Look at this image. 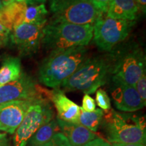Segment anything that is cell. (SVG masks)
<instances>
[{
	"label": "cell",
	"instance_id": "cell-24",
	"mask_svg": "<svg viewBox=\"0 0 146 146\" xmlns=\"http://www.w3.org/2000/svg\"><path fill=\"white\" fill-rule=\"evenodd\" d=\"M81 109L85 112H93L96 109V101L89 95L85 94L83 98Z\"/></svg>",
	"mask_w": 146,
	"mask_h": 146
},
{
	"label": "cell",
	"instance_id": "cell-13",
	"mask_svg": "<svg viewBox=\"0 0 146 146\" xmlns=\"http://www.w3.org/2000/svg\"><path fill=\"white\" fill-rule=\"evenodd\" d=\"M51 101L54 103L58 112V119L72 123H78L81 107L68 99L60 89L52 91Z\"/></svg>",
	"mask_w": 146,
	"mask_h": 146
},
{
	"label": "cell",
	"instance_id": "cell-12",
	"mask_svg": "<svg viewBox=\"0 0 146 146\" xmlns=\"http://www.w3.org/2000/svg\"><path fill=\"white\" fill-rule=\"evenodd\" d=\"M112 82V96L115 106L118 110L123 112H133L145 106L134 86L118 81Z\"/></svg>",
	"mask_w": 146,
	"mask_h": 146
},
{
	"label": "cell",
	"instance_id": "cell-29",
	"mask_svg": "<svg viewBox=\"0 0 146 146\" xmlns=\"http://www.w3.org/2000/svg\"><path fill=\"white\" fill-rule=\"evenodd\" d=\"M135 1L138 5L139 9L141 10V12L145 14L146 10V0H135Z\"/></svg>",
	"mask_w": 146,
	"mask_h": 146
},
{
	"label": "cell",
	"instance_id": "cell-33",
	"mask_svg": "<svg viewBox=\"0 0 146 146\" xmlns=\"http://www.w3.org/2000/svg\"><path fill=\"white\" fill-rule=\"evenodd\" d=\"M3 7V4L2 3V1H1V0H0V12H1V10H2Z\"/></svg>",
	"mask_w": 146,
	"mask_h": 146
},
{
	"label": "cell",
	"instance_id": "cell-26",
	"mask_svg": "<svg viewBox=\"0 0 146 146\" xmlns=\"http://www.w3.org/2000/svg\"><path fill=\"white\" fill-rule=\"evenodd\" d=\"M91 1L102 13L105 14L111 0H91Z\"/></svg>",
	"mask_w": 146,
	"mask_h": 146
},
{
	"label": "cell",
	"instance_id": "cell-3",
	"mask_svg": "<svg viewBox=\"0 0 146 146\" xmlns=\"http://www.w3.org/2000/svg\"><path fill=\"white\" fill-rule=\"evenodd\" d=\"M106 112L103 117L104 126L109 142L145 145V118L119 113L112 109Z\"/></svg>",
	"mask_w": 146,
	"mask_h": 146
},
{
	"label": "cell",
	"instance_id": "cell-5",
	"mask_svg": "<svg viewBox=\"0 0 146 146\" xmlns=\"http://www.w3.org/2000/svg\"><path fill=\"white\" fill-rule=\"evenodd\" d=\"M52 21L94 26L102 12L91 0H50Z\"/></svg>",
	"mask_w": 146,
	"mask_h": 146
},
{
	"label": "cell",
	"instance_id": "cell-1",
	"mask_svg": "<svg viewBox=\"0 0 146 146\" xmlns=\"http://www.w3.org/2000/svg\"><path fill=\"white\" fill-rule=\"evenodd\" d=\"M87 59L85 46L52 51L41 63L39 79L45 86L56 89L61 86Z\"/></svg>",
	"mask_w": 146,
	"mask_h": 146
},
{
	"label": "cell",
	"instance_id": "cell-8",
	"mask_svg": "<svg viewBox=\"0 0 146 146\" xmlns=\"http://www.w3.org/2000/svg\"><path fill=\"white\" fill-rule=\"evenodd\" d=\"M135 21L114 19L102 14L94 25V41L99 48L110 51L130 33Z\"/></svg>",
	"mask_w": 146,
	"mask_h": 146
},
{
	"label": "cell",
	"instance_id": "cell-22",
	"mask_svg": "<svg viewBox=\"0 0 146 146\" xmlns=\"http://www.w3.org/2000/svg\"><path fill=\"white\" fill-rule=\"evenodd\" d=\"M41 146H72L62 133H58L48 142Z\"/></svg>",
	"mask_w": 146,
	"mask_h": 146
},
{
	"label": "cell",
	"instance_id": "cell-17",
	"mask_svg": "<svg viewBox=\"0 0 146 146\" xmlns=\"http://www.w3.org/2000/svg\"><path fill=\"white\" fill-rule=\"evenodd\" d=\"M21 74V60L16 57L5 58L0 68V86L15 81Z\"/></svg>",
	"mask_w": 146,
	"mask_h": 146
},
{
	"label": "cell",
	"instance_id": "cell-20",
	"mask_svg": "<svg viewBox=\"0 0 146 146\" xmlns=\"http://www.w3.org/2000/svg\"><path fill=\"white\" fill-rule=\"evenodd\" d=\"M104 115V111L100 108L96 109L93 112H85L81 108L78 123L92 132H96L103 120Z\"/></svg>",
	"mask_w": 146,
	"mask_h": 146
},
{
	"label": "cell",
	"instance_id": "cell-21",
	"mask_svg": "<svg viewBox=\"0 0 146 146\" xmlns=\"http://www.w3.org/2000/svg\"><path fill=\"white\" fill-rule=\"evenodd\" d=\"M96 101L98 106L104 110L107 111L111 109L110 100L104 89H99L96 91Z\"/></svg>",
	"mask_w": 146,
	"mask_h": 146
},
{
	"label": "cell",
	"instance_id": "cell-32",
	"mask_svg": "<svg viewBox=\"0 0 146 146\" xmlns=\"http://www.w3.org/2000/svg\"><path fill=\"white\" fill-rule=\"evenodd\" d=\"M3 5H6L8 3L15 2V1H18V2H21V1H25V0H1Z\"/></svg>",
	"mask_w": 146,
	"mask_h": 146
},
{
	"label": "cell",
	"instance_id": "cell-25",
	"mask_svg": "<svg viewBox=\"0 0 146 146\" xmlns=\"http://www.w3.org/2000/svg\"><path fill=\"white\" fill-rule=\"evenodd\" d=\"M11 31L0 23V45H5L8 41Z\"/></svg>",
	"mask_w": 146,
	"mask_h": 146
},
{
	"label": "cell",
	"instance_id": "cell-16",
	"mask_svg": "<svg viewBox=\"0 0 146 146\" xmlns=\"http://www.w3.org/2000/svg\"><path fill=\"white\" fill-rule=\"evenodd\" d=\"M139 10L135 0H111L105 14L114 19L135 21Z\"/></svg>",
	"mask_w": 146,
	"mask_h": 146
},
{
	"label": "cell",
	"instance_id": "cell-23",
	"mask_svg": "<svg viewBox=\"0 0 146 146\" xmlns=\"http://www.w3.org/2000/svg\"><path fill=\"white\" fill-rule=\"evenodd\" d=\"M135 88L139 95L140 98L144 104H146V74L145 72L140 77L138 81L135 85Z\"/></svg>",
	"mask_w": 146,
	"mask_h": 146
},
{
	"label": "cell",
	"instance_id": "cell-10",
	"mask_svg": "<svg viewBox=\"0 0 146 146\" xmlns=\"http://www.w3.org/2000/svg\"><path fill=\"white\" fill-rule=\"evenodd\" d=\"M45 25L23 23L12 31L11 41L24 56L33 54L37 52L43 35Z\"/></svg>",
	"mask_w": 146,
	"mask_h": 146
},
{
	"label": "cell",
	"instance_id": "cell-28",
	"mask_svg": "<svg viewBox=\"0 0 146 146\" xmlns=\"http://www.w3.org/2000/svg\"><path fill=\"white\" fill-rule=\"evenodd\" d=\"M0 146H10L6 133H0Z\"/></svg>",
	"mask_w": 146,
	"mask_h": 146
},
{
	"label": "cell",
	"instance_id": "cell-18",
	"mask_svg": "<svg viewBox=\"0 0 146 146\" xmlns=\"http://www.w3.org/2000/svg\"><path fill=\"white\" fill-rule=\"evenodd\" d=\"M60 131V129L57 120H52L40 127L29 139L28 143L30 146H41L50 141Z\"/></svg>",
	"mask_w": 146,
	"mask_h": 146
},
{
	"label": "cell",
	"instance_id": "cell-19",
	"mask_svg": "<svg viewBox=\"0 0 146 146\" xmlns=\"http://www.w3.org/2000/svg\"><path fill=\"white\" fill-rule=\"evenodd\" d=\"M48 14L44 3L34 5H27L23 23L34 25H45Z\"/></svg>",
	"mask_w": 146,
	"mask_h": 146
},
{
	"label": "cell",
	"instance_id": "cell-2",
	"mask_svg": "<svg viewBox=\"0 0 146 146\" xmlns=\"http://www.w3.org/2000/svg\"><path fill=\"white\" fill-rule=\"evenodd\" d=\"M94 36V26L50 21L43 28L41 43L48 50L58 51L86 46Z\"/></svg>",
	"mask_w": 146,
	"mask_h": 146
},
{
	"label": "cell",
	"instance_id": "cell-9",
	"mask_svg": "<svg viewBox=\"0 0 146 146\" xmlns=\"http://www.w3.org/2000/svg\"><path fill=\"white\" fill-rule=\"evenodd\" d=\"M52 91L43 89L30 76L22 72L15 81L0 86V106L21 100L45 98L51 100Z\"/></svg>",
	"mask_w": 146,
	"mask_h": 146
},
{
	"label": "cell",
	"instance_id": "cell-7",
	"mask_svg": "<svg viewBox=\"0 0 146 146\" xmlns=\"http://www.w3.org/2000/svg\"><path fill=\"white\" fill-rule=\"evenodd\" d=\"M112 81L134 86L145 72V56L138 46L127 48L116 60H112Z\"/></svg>",
	"mask_w": 146,
	"mask_h": 146
},
{
	"label": "cell",
	"instance_id": "cell-6",
	"mask_svg": "<svg viewBox=\"0 0 146 146\" xmlns=\"http://www.w3.org/2000/svg\"><path fill=\"white\" fill-rule=\"evenodd\" d=\"M48 100L45 98H38L30 106L14 133V146H27L36 131L53 120L54 112Z\"/></svg>",
	"mask_w": 146,
	"mask_h": 146
},
{
	"label": "cell",
	"instance_id": "cell-4",
	"mask_svg": "<svg viewBox=\"0 0 146 146\" xmlns=\"http://www.w3.org/2000/svg\"><path fill=\"white\" fill-rule=\"evenodd\" d=\"M112 60L102 57L87 58L61 86L69 91L94 94L106 83L112 72Z\"/></svg>",
	"mask_w": 146,
	"mask_h": 146
},
{
	"label": "cell",
	"instance_id": "cell-27",
	"mask_svg": "<svg viewBox=\"0 0 146 146\" xmlns=\"http://www.w3.org/2000/svg\"><path fill=\"white\" fill-rule=\"evenodd\" d=\"M83 146H112V144L110 143L105 140L102 139V138L96 137L92 141L88 142V143L84 145Z\"/></svg>",
	"mask_w": 146,
	"mask_h": 146
},
{
	"label": "cell",
	"instance_id": "cell-11",
	"mask_svg": "<svg viewBox=\"0 0 146 146\" xmlns=\"http://www.w3.org/2000/svg\"><path fill=\"white\" fill-rule=\"evenodd\" d=\"M36 100H21L0 106V131L14 134L29 108Z\"/></svg>",
	"mask_w": 146,
	"mask_h": 146
},
{
	"label": "cell",
	"instance_id": "cell-31",
	"mask_svg": "<svg viewBox=\"0 0 146 146\" xmlns=\"http://www.w3.org/2000/svg\"><path fill=\"white\" fill-rule=\"evenodd\" d=\"M111 144L112 146H145V145H142V144H125L117 143H113Z\"/></svg>",
	"mask_w": 146,
	"mask_h": 146
},
{
	"label": "cell",
	"instance_id": "cell-30",
	"mask_svg": "<svg viewBox=\"0 0 146 146\" xmlns=\"http://www.w3.org/2000/svg\"><path fill=\"white\" fill-rule=\"evenodd\" d=\"M46 0H25L27 5H34L44 3Z\"/></svg>",
	"mask_w": 146,
	"mask_h": 146
},
{
	"label": "cell",
	"instance_id": "cell-14",
	"mask_svg": "<svg viewBox=\"0 0 146 146\" xmlns=\"http://www.w3.org/2000/svg\"><path fill=\"white\" fill-rule=\"evenodd\" d=\"M60 131L72 146H83L97 137L96 133L80 124L68 123L57 118Z\"/></svg>",
	"mask_w": 146,
	"mask_h": 146
},
{
	"label": "cell",
	"instance_id": "cell-15",
	"mask_svg": "<svg viewBox=\"0 0 146 146\" xmlns=\"http://www.w3.org/2000/svg\"><path fill=\"white\" fill-rule=\"evenodd\" d=\"M27 5L25 1H15L3 5L0 12V23L11 32L24 22Z\"/></svg>",
	"mask_w": 146,
	"mask_h": 146
}]
</instances>
